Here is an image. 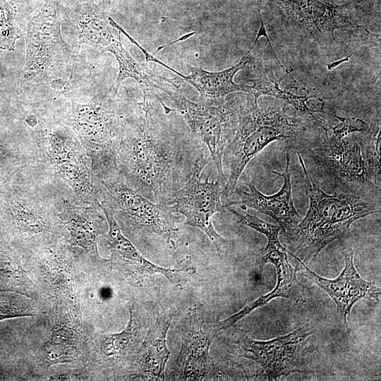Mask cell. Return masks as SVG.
<instances>
[{
    "mask_svg": "<svg viewBox=\"0 0 381 381\" xmlns=\"http://www.w3.org/2000/svg\"><path fill=\"white\" fill-rule=\"evenodd\" d=\"M126 120L116 163L123 181L145 198L169 205L184 183L185 167L190 169L186 152L164 134L152 115Z\"/></svg>",
    "mask_w": 381,
    "mask_h": 381,
    "instance_id": "obj_1",
    "label": "cell"
},
{
    "mask_svg": "<svg viewBox=\"0 0 381 381\" xmlns=\"http://www.w3.org/2000/svg\"><path fill=\"white\" fill-rule=\"evenodd\" d=\"M297 155L310 205L305 217L284 234L287 253L310 265L326 246L348 236L353 222L380 212V202L344 193H326L313 183L302 157Z\"/></svg>",
    "mask_w": 381,
    "mask_h": 381,
    "instance_id": "obj_2",
    "label": "cell"
},
{
    "mask_svg": "<svg viewBox=\"0 0 381 381\" xmlns=\"http://www.w3.org/2000/svg\"><path fill=\"white\" fill-rule=\"evenodd\" d=\"M238 116L235 135L224 153L230 162V174L222 198L234 194L246 166L267 145L275 140H292L304 130L300 119L286 115L283 109L259 107L255 100L241 106Z\"/></svg>",
    "mask_w": 381,
    "mask_h": 381,
    "instance_id": "obj_3",
    "label": "cell"
},
{
    "mask_svg": "<svg viewBox=\"0 0 381 381\" xmlns=\"http://www.w3.org/2000/svg\"><path fill=\"white\" fill-rule=\"evenodd\" d=\"M107 96L106 92L86 104L73 103L68 125L85 149L96 179L117 171L116 157L126 122Z\"/></svg>",
    "mask_w": 381,
    "mask_h": 381,
    "instance_id": "obj_4",
    "label": "cell"
},
{
    "mask_svg": "<svg viewBox=\"0 0 381 381\" xmlns=\"http://www.w3.org/2000/svg\"><path fill=\"white\" fill-rule=\"evenodd\" d=\"M42 156L53 171L64 180L77 198L87 205H97L99 186L90 160L78 135L67 124L49 122L35 131Z\"/></svg>",
    "mask_w": 381,
    "mask_h": 381,
    "instance_id": "obj_5",
    "label": "cell"
},
{
    "mask_svg": "<svg viewBox=\"0 0 381 381\" xmlns=\"http://www.w3.org/2000/svg\"><path fill=\"white\" fill-rule=\"evenodd\" d=\"M307 155L320 171L340 193L371 199L380 195V186L374 181L362 150L361 137L349 135L336 139L326 134L323 142L308 150Z\"/></svg>",
    "mask_w": 381,
    "mask_h": 381,
    "instance_id": "obj_6",
    "label": "cell"
},
{
    "mask_svg": "<svg viewBox=\"0 0 381 381\" xmlns=\"http://www.w3.org/2000/svg\"><path fill=\"white\" fill-rule=\"evenodd\" d=\"M96 180L102 193L112 202L102 197L129 228L143 234H157L176 247L178 217L169 205L145 198L128 186L118 171Z\"/></svg>",
    "mask_w": 381,
    "mask_h": 381,
    "instance_id": "obj_7",
    "label": "cell"
},
{
    "mask_svg": "<svg viewBox=\"0 0 381 381\" xmlns=\"http://www.w3.org/2000/svg\"><path fill=\"white\" fill-rule=\"evenodd\" d=\"M207 163L202 156L195 160L190 179L175 193L169 205L174 212L185 217L186 225L202 231L221 255L229 242L216 231L212 218L216 212L225 211L221 200L223 186L219 179L202 181L201 173Z\"/></svg>",
    "mask_w": 381,
    "mask_h": 381,
    "instance_id": "obj_8",
    "label": "cell"
},
{
    "mask_svg": "<svg viewBox=\"0 0 381 381\" xmlns=\"http://www.w3.org/2000/svg\"><path fill=\"white\" fill-rule=\"evenodd\" d=\"M157 88L170 97L189 126L192 136L207 147L224 189L226 181L222 160L231 131V112L224 102H194L179 92L159 86Z\"/></svg>",
    "mask_w": 381,
    "mask_h": 381,
    "instance_id": "obj_9",
    "label": "cell"
},
{
    "mask_svg": "<svg viewBox=\"0 0 381 381\" xmlns=\"http://www.w3.org/2000/svg\"><path fill=\"white\" fill-rule=\"evenodd\" d=\"M311 334L307 323L289 334L267 341L255 340L243 335L237 344L242 356L257 362L265 371L268 380H276L294 373L309 371L305 355Z\"/></svg>",
    "mask_w": 381,
    "mask_h": 381,
    "instance_id": "obj_10",
    "label": "cell"
},
{
    "mask_svg": "<svg viewBox=\"0 0 381 381\" xmlns=\"http://www.w3.org/2000/svg\"><path fill=\"white\" fill-rule=\"evenodd\" d=\"M71 59L62 40L60 25L54 5L47 2L42 11L30 22L27 37V51L23 78L42 81L56 74L61 63Z\"/></svg>",
    "mask_w": 381,
    "mask_h": 381,
    "instance_id": "obj_11",
    "label": "cell"
},
{
    "mask_svg": "<svg viewBox=\"0 0 381 381\" xmlns=\"http://www.w3.org/2000/svg\"><path fill=\"white\" fill-rule=\"evenodd\" d=\"M97 205L107 222L109 230L105 236L111 250L112 265L122 271L133 284L140 285L149 277L159 274L164 275L173 285L183 287L188 277L195 274V269L193 267L166 268L147 260L123 234L115 219L114 212L107 201L99 198Z\"/></svg>",
    "mask_w": 381,
    "mask_h": 381,
    "instance_id": "obj_12",
    "label": "cell"
},
{
    "mask_svg": "<svg viewBox=\"0 0 381 381\" xmlns=\"http://www.w3.org/2000/svg\"><path fill=\"white\" fill-rule=\"evenodd\" d=\"M296 28L318 43L334 41L337 29L364 27L353 24L346 13L349 3L334 6L322 0H272Z\"/></svg>",
    "mask_w": 381,
    "mask_h": 381,
    "instance_id": "obj_13",
    "label": "cell"
},
{
    "mask_svg": "<svg viewBox=\"0 0 381 381\" xmlns=\"http://www.w3.org/2000/svg\"><path fill=\"white\" fill-rule=\"evenodd\" d=\"M256 263L260 269L267 263L274 265L277 274L275 287L266 295L248 303L238 312L219 321L213 327L217 333L231 327L253 310L266 305L274 298H284L297 303L306 301L305 287L298 281L297 271L288 260L287 249L284 248L280 242L267 243L266 246L259 251Z\"/></svg>",
    "mask_w": 381,
    "mask_h": 381,
    "instance_id": "obj_14",
    "label": "cell"
},
{
    "mask_svg": "<svg viewBox=\"0 0 381 381\" xmlns=\"http://www.w3.org/2000/svg\"><path fill=\"white\" fill-rule=\"evenodd\" d=\"M292 257L300 264L301 272L332 299L346 326V318L358 301L363 298L379 300L380 288L361 277L353 265V252L345 255L344 267L340 274L333 279L319 276L298 258Z\"/></svg>",
    "mask_w": 381,
    "mask_h": 381,
    "instance_id": "obj_15",
    "label": "cell"
},
{
    "mask_svg": "<svg viewBox=\"0 0 381 381\" xmlns=\"http://www.w3.org/2000/svg\"><path fill=\"white\" fill-rule=\"evenodd\" d=\"M204 320L197 309L189 308L181 331V348L177 360L176 374L180 380H200L210 368L209 351L216 335L213 327L203 329Z\"/></svg>",
    "mask_w": 381,
    "mask_h": 381,
    "instance_id": "obj_16",
    "label": "cell"
},
{
    "mask_svg": "<svg viewBox=\"0 0 381 381\" xmlns=\"http://www.w3.org/2000/svg\"><path fill=\"white\" fill-rule=\"evenodd\" d=\"M286 169L282 173L272 171L281 176L284 181L281 189L271 195H266L258 190L253 183H249V191L236 188L234 193L238 199L230 200L225 207L239 205L242 208H252L268 215L276 220L284 234L289 232L300 222L301 215L296 210L291 191V177L290 171V155L286 154Z\"/></svg>",
    "mask_w": 381,
    "mask_h": 381,
    "instance_id": "obj_17",
    "label": "cell"
},
{
    "mask_svg": "<svg viewBox=\"0 0 381 381\" xmlns=\"http://www.w3.org/2000/svg\"><path fill=\"white\" fill-rule=\"evenodd\" d=\"M97 205H79L63 198L59 217L61 226L68 233L71 246L83 248L95 260H102L97 250V236L104 222Z\"/></svg>",
    "mask_w": 381,
    "mask_h": 381,
    "instance_id": "obj_18",
    "label": "cell"
},
{
    "mask_svg": "<svg viewBox=\"0 0 381 381\" xmlns=\"http://www.w3.org/2000/svg\"><path fill=\"white\" fill-rule=\"evenodd\" d=\"M258 37L250 49L234 66L218 72H210L200 67L190 66V74H181L183 80L190 84L200 93L201 102L207 103H223L225 97L233 92L244 91L248 92V85L237 84L234 82V77L248 62V56L256 44Z\"/></svg>",
    "mask_w": 381,
    "mask_h": 381,
    "instance_id": "obj_19",
    "label": "cell"
},
{
    "mask_svg": "<svg viewBox=\"0 0 381 381\" xmlns=\"http://www.w3.org/2000/svg\"><path fill=\"white\" fill-rule=\"evenodd\" d=\"M171 318V316H159L149 327L137 361L140 377L151 380H164L166 364L170 355L167 346V334Z\"/></svg>",
    "mask_w": 381,
    "mask_h": 381,
    "instance_id": "obj_20",
    "label": "cell"
},
{
    "mask_svg": "<svg viewBox=\"0 0 381 381\" xmlns=\"http://www.w3.org/2000/svg\"><path fill=\"white\" fill-rule=\"evenodd\" d=\"M103 52L112 53L119 64V74L113 85L107 91L109 92L112 90L115 91L119 88L121 82L127 78H132L138 82L140 87L143 90V109H146L150 106V101L153 99L158 100L162 105L166 114L172 111V109L167 107L161 98L156 95L154 88L157 87L151 78H158L165 80L166 78L153 73L145 64L139 63L134 59L132 56L123 48L120 39V31L119 38L114 39L107 46Z\"/></svg>",
    "mask_w": 381,
    "mask_h": 381,
    "instance_id": "obj_21",
    "label": "cell"
},
{
    "mask_svg": "<svg viewBox=\"0 0 381 381\" xmlns=\"http://www.w3.org/2000/svg\"><path fill=\"white\" fill-rule=\"evenodd\" d=\"M284 78H282L277 80L265 72L258 78L251 80L253 85H248V92L253 95L254 100L256 102H258V99L261 95H270L282 99L288 104H291L301 114L306 116L316 125L325 130L326 128H324L313 114L315 111H318L312 109L306 103L312 97L298 96L286 90H282L279 87V83Z\"/></svg>",
    "mask_w": 381,
    "mask_h": 381,
    "instance_id": "obj_22",
    "label": "cell"
},
{
    "mask_svg": "<svg viewBox=\"0 0 381 381\" xmlns=\"http://www.w3.org/2000/svg\"><path fill=\"white\" fill-rule=\"evenodd\" d=\"M80 43H87L102 51L114 39L108 18L102 11L91 12L78 21Z\"/></svg>",
    "mask_w": 381,
    "mask_h": 381,
    "instance_id": "obj_23",
    "label": "cell"
},
{
    "mask_svg": "<svg viewBox=\"0 0 381 381\" xmlns=\"http://www.w3.org/2000/svg\"><path fill=\"white\" fill-rule=\"evenodd\" d=\"M140 327L133 310L130 308V318L126 327L121 332L105 334L102 338L100 349L102 353L107 357L123 356L134 344Z\"/></svg>",
    "mask_w": 381,
    "mask_h": 381,
    "instance_id": "obj_24",
    "label": "cell"
},
{
    "mask_svg": "<svg viewBox=\"0 0 381 381\" xmlns=\"http://www.w3.org/2000/svg\"><path fill=\"white\" fill-rule=\"evenodd\" d=\"M74 335L66 325L56 327L43 346V352L49 361H57L68 356L73 349Z\"/></svg>",
    "mask_w": 381,
    "mask_h": 381,
    "instance_id": "obj_25",
    "label": "cell"
},
{
    "mask_svg": "<svg viewBox=\"0 0 381 381\" xmlns=\"http://www.w3.org/2000/svg\"><path fill=\"white\" fill-rule=\"evenodd\" d=\"M16 7L11 1L0 0V49L13 51L20 30L15 23Z\"/></svg>",
    "mask_w": 381,
    "mask_h": 381,
    "instance_id": "obj_26",
    "label": "cell"
},
{
    "mask_svg": "<svg viewBox=\"0 0 381 381\" xmlns=\"http://www.w3.org/2000/svg\"><path fill=\"white\" fill-rule=\"evenodd\" d=\"M380 127L364 132L361 136V145L365 160L375 181L380 186Z\"/></svg>",
    "mask_w": 381,
    "mask_h": 381,
    "instance_id": "obj_27",
    "label": "cell"
},
{
    "mask_svg": "<svg viewBox=\"0 0 381 381\" xmlns=\"http://www.w3.org/2000/svg\"><path fill=\"white\" fill-rule=\"evenodd\" d=\"M330 115L340 121L339 123L331 128L332 130L331 137L336 139H341L356 132H366L370 128L367 123L360 119L341 117L332 114Z\"/></svg>",
    "mask_w": 381,
    "mask_h": 381,
    "instance_id": "obj_28",
    "label": "cell"
}]
</instances>
